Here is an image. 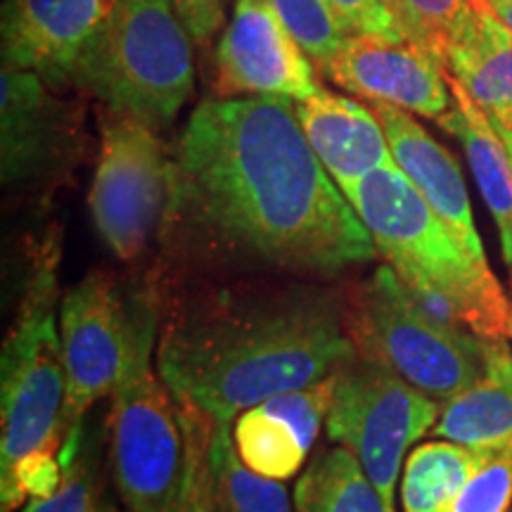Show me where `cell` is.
Segmentation results:
<instances>
[{"instance_id": "cell-22", "label": "cell", "mask_w": 512, "mask_h": 512, "mask_svg": "<svg viewBox=\"0 0 512 512\" xmlns=\"http://www.w3.org/2000/svg\"><path fill=\"white\" fill-rule=\"evenodd\" d=\"M214 512H297L278 479L256 475L242 463L230 422H214L207 446Z\"/></svg>"}, {"instance_id": "cell-12", "label": "cell", "mask_w": 512, "mask_h": 512, "mask_svg": "<svg viewBox=\"0 0 512 512\" xmlns=\"http://www.w3.org/2000/svg\"><path fill=\"white\" fill-rule=\"evenodd\" d=\"M302 43L266 0H233V15L214 50L219 98H287L302 102L323 88Z\"/></svg>"}, {"instance_id": "cell-19", "label": "cell", "mask_w": 512, "mask_h": 512, "mask_svg": "<svg viewBox=\"0 0 512 512\" xmlns=\"http://www.w3.org/2000/svg\"><path fill=\"white\" fill-rule=\"evenodd\" d=\"M453 93V107L439 124L453 133L463 145L472 176L482 192L486 207L494 216L501 235L503 259L512 266V159L501 133L489 114L467 95L460 83L448 74Z\"/></svg>"}, {"instance_id": "cell-27", "label": "cell", "mask_w": 512, "mask_h": 512, "mask_svg": "<svg viewBox=\"0 0 512 512\" xmlns=\"http://www.w3.org/2000/svg\"><path fill=\"white\" fill-rule=\"evenodd\" d=\"M512 503V439L486 456L448 512H508Z\"/></svg>"}, {"instance_id": "cell-8", "label": "cell", "mask_w": 512, "mask_h": 512, "mask_svg": "<svg viewBox=\"0 0 512 512\" xmlns=\"http://www.w3.org/2000/svg\"><path fill=\"white\" fill-rule=\"evenodd\" d=\"M174 207V152L157 128L128 114L100 117V155L88 209L100 238L121 261L145 254Z\"/></svg>"}, {"instance_id": "cell-4", "label": "cell", "mask_w": 512, "mask_h": 512, "mask_svg": "<svg viewBox=\"0 0 512 512\" xmlns=\"http://www.w3.org/2000/svg\"><path fill=\"white\" fill-rule=\"evenodd\" d=\"M157 304L133 292V337L112 394L110 463L126 512H183L188 441L181 403L155 366Z\"/></svg>"}, {"instance_id": "cell-23", "label": "cell", "mask_w": 512, "mask_h": 512, "mask_svg": "<svg viewBox=\"0 0 512 512\" xmlns=\"http://www.w3.org/2000/svg\"><path fill=\"white\" fill-rule=\"evenodd\" d=\"M233 439L238 456L249 470L278 482L297 475L309 456V448L302 444L290 422L266 411L261 403L238 415Z\"/></svg>"}, {"instance_id": "cell-5", "label": "cell", "mask_w": 512, "mask_h": 512, "mask_svg": "<svg viewBox=\"0 0 512 512\" xmlns=\"http://www.w3.org/2000/svg\"><path fill=\"white\" fill-rule=\"evenodd\" d=\"M192 50L169 0H117L76 60L69 88L164 131L195 91Z\"/></svg>"}, {"instance_id": "cell-29", "label": "cell", "mask_w": 512, "mask_h": 512, "mask_svg": "<svg viewBox=\"0 0 512 512\" xmlns=\"http://www.w3.org/2000/svg\"><path fill=\"white\" fill-rule=\"evenodd\" d=\"M181 403V401H178ZM185 441H188V489H185L183 512H214L209 489L207 446L214 420L181 403Z\"/></svg>"}, {"instance_id": "cell-33", "label": "cell", "mask_w": 512, "mask_h": 512, "mask_svg": "<svg viewBox=\"0 0 512 512\" xmlns=\"http://www.w3.org/2000/svg\"><path fill=\"white\" fill-rule=\"evenodd\" d=\"M491 121H494V126L498 128V133H501L503 143H505V147H508L510 159H512V124H510V121H496V119H491Z\"/></svg>"}, {"instance_id": "cell-31", "label": "cell", "mask_w": 512, "mask_h": 512, "mask_svg": "<svg viewBox=\"0 0 512 512\" xmlns=\"http://www.w3.org/2000/svg\"><path fill=\"white\" fill-rule=\"evenodd\" d=\"M178 19L195 43V48L207 50L216 36L226 27L228 0H169Z\"/></svg>"}, {"instance_id": "cell-25", "label": "cell", "mask_w": 512, "mask_h": 512, "mask_svg": "<svg viewBox=\"0 0 512 512\" xmlns=\"http://www.w3.org/2000/svg\"><path fill=\"white\" fill-rule=\"evenodd\" d=\"M320 69L344 46L351 31L328 0H266Z\"/></svg>"}, {"instance_id": "cell-13", "label": "cell", "mask_w": 512, "mask_h": 512, "mask_svg": "<svg viewBox=\"0 0 512 512\" xmlns=\"http://www.w3.org/2000/svg\"><path fill=\"white\" fill-rule=\"evenodd\" d=\"M320 76L368 102L439 121L453 107L448 69L411 38L349 34Z\"/></svg>"}, {"instance_id": "cell-15", "label": "cell", "mask_w": 512, "mask_h": 512, "mask_svg": "<svg viewBox=\"0 0 512 512\" xmlns=\"http://www.w3.org/2000/svg\"><path fill=\"white\" fill-rule=\"evenodd\" d=\"M370 107L382 121L396 166L411 178V183L444 219L446 226L463 240V245L472 254L486 259L475 216H472L463 171H460L456 157L427 133V128L413 117V112L387 105V102H370Z\"/></svg>"}, {"instance_id": "cell-34", "label": "cell", "mask_w": 512, "mask_h": 512, "mask_svg": "<svg viewBox=\"0 0 512 512\" xmlns=\"http://www.w3.org/2000/svg\"><path fill=\"white\" fill-rule=\"evenodd\" d=\"M95 512H117V510H114L112 505L107 503V501H100V503H98V510H95Z\"/></svg>"}, {"instance_id": "cell-1", "label": "cell", "mask_w": 512, "mask_h": 512, "mask_svg": "<svg viewBox=\"0 0 512 512\" xmlns=\"http://www.w3.org/2000/svg\"><path fill=\"white\" fill-rule=\"evenodd\" d=\"M285 268L375 259L373 235L320 164L287 98H211L174 147L171 219Z\"/></svg>"}, {"instance_id": "cell-11", "label": "cell", "mask_w": 512, "mask_h": 512, "mask_svg": "<svg viewBox=\"0 0 512 512\" xmlns=\"http://www.w3.org/2000/svg\"><path fill=\"white\" fill-rule=\"evenodd\" d=\"M27 69L0 74V176L5 188H50L79 164L83 114Z\"/></svg>"}, {"instance_id": "cell-18", "label": "cell", "mask_w": 512, "mask_h": 512, "mask_svg": "<svg viewBox=\"0 0 512 512\" xmlns=\"http://www.w3.org/2000/svg\"><path fill=\"white\" fill-rule=\"evenodd\" d=\"M432 434L470 448H501L512 439V349L505 339H486L484 375L446 401Z\"/></svg>"}, {"instance_id": "cell-32", "label": "cell", "mask_w": 512, "mask_h": 512, "mask_svg": "<svg viewBox=\"0 0 512 512\" xmlns=\"http://www.w3.org/2000/svg\"><path fill=\"white\" fill-rule=\"evenodd\" d=\"M491 5V10L496 12L498 19L512 31V0H486Z\"/></svg>"}, {"instance_id": "cell-28", "label": "cell", "mask_w": 512, "mask_h": 512, "mask_svg": "<svg viewBox=\"0 0 512 512\" xmlns=\"http://www.w3.org/2000/svg\"><path fill=\"white\" fill-rule=\"evenodd\" d=\"M332 394H335V373L309 384V387L275 394L261 406L285 422H290L292 430L302 439V444L311 451L318 439L320 425H325V420H328Z\"/></svg>"}, {"instance_id": "cell-26", "label": "cell", "mask_w": 512, "mask_h": 512, "mask_svg": "<svg viewBox=\"0 0 512 512\" xmlns=\"http://www.w3.org/2000/svg\"><path fill=\"white\" fill-rule=\"evenodd\" d=\"M406 38L432 53L446 67V48L465 17L470 0H382Z\"/></svg>"}, {"instance_id": "cell-24", "label": "cell", "mask_w": 512, "mask_h": 512, "mask_svg": "<svg viewBox=\"0 0 512 512\" xmlns=\"http://www.w3.org/2000/svg\"><path fill=\"white\" fill-rule=\"evenodd\" d=\"M62 482L46 498H34L22 512H95L98 510V456L83 425L64 437Z\"/></svg>"}, {"instance_id": "cell-2", "label": "cell", "mask_w": 512, "mask_h": 512, "mask_svg": "<svg viewBox=\"0 0 512 512\" xmlns=\"http://www.w3.org/2000/svg\"><path fill=\"white\" fill-rule=\"evenodd\" d=\"M347 311L320 294L219 299L159 337L157 368L171 394L214 422L302 389L354 361Z\"/></svg>"}, {"instance_id": "cell-14", "label": "cell", "mask_w": 512, "mask_h": 512, "mask_svg": "<svg viewBox=\"0 0 512 512\" xmlns=\"http://www.w3.org/2000/svg\"><path fill=\"white\" fill-rule=\"evenodd\" d=\"M114 5L117 0H5L0 17L3 64L34 72L62 91Z\"/></svg>"}, {"instance_id": "cell-35", "label": "cell", "mask_w": 512, "mask_h": 512, "mask_svg": "<svg viewBox=\"0 0 512 512\" xmlns=\"http://www.w3.org/2000/svg\"><path fill=\"white\" fill-rule=\"evenodd\" d=\"M510 124H512V121H510Z\"/></svg>"}, {"instance_id": "cell-30", "label": "cell", "mask_w": 512, "mask_h": 512, "mask_svg": "<svg viewBox=\"0 0 512 512\" xmlns=\"http://www.w3.org/2000/svg\"><path fill=\"white\" fill-rule=\"evenodd\" d=\"M351 34H375L406 38L392 12L382 0H328Z\"/></svg>"}, {"instance_id": "cell-6", "label": "cell", "mask_w": 512, "mask_h": 512, "mask_svg": "<svg viewBox=\"0 0 512 512\" xmlns=\"http://www.w3.org/2000/svg\"><path fill=\"white\" fill-rule=\"evenodd\" d=\"M347 330L358 358L392 370L439 403L484 375L486 337L427 316L389 264L358 287Z\"/></svg>"}, {"instance_id": "cell-21", "label": "cell", "mask_w": 512, "mask_h": 512, "mask_svg": "<svg viewBox=\"0 0 512 512\" xmlns=\"http://www.w3.org/2000/svg\"><path fill=\"white\" fill-rule=\"evenodd\" d=\"M494 448H470L453 441H430L408 456L401 479L406 512H448L460 489Z\"/></svg>"}, {"instance_id": "cell-9", "label": "cell", "mask_w": 512, "mask_h": 512, "mask_svg": "<svg viewBox=\"0 0 512 512\" xmlns=\"http://www.w3.org/2000/svg\"><path fill=\"white\" fill-rule=\"evenodd\" d=\"M439 401L377 363L354 358L335 373L325 432L349 448L384 501L394 491L408 448L437 425Z\"/></svg>"}, {"instance_id": "cell-7", "label": "cell", "mask_w": 512, "mask_h": 512, "mask_svg": "<svg viewBox=\"0 0 512 512\" xmlns=\"http://www.w3.org/2000/svg\"><path fill=\"white\" fill-rule=\"evenodd\" d=\"M55 299L57 252L48 249L31 275L0 361V484L34 453L62 451L67 370Z\"/></svg>"}, {"instance_id": "cell-10", "label": "cell", "mask_w": 512, "mask_h": 512, "mask_svg": "<svg viewBox=\"0 0 512 512\" xmlns=\"http://www.w3.org/2000/svg\"><path fill=\"white\" fill-rule=\"evenodd\" d=\"M133 337V294L93 271L69 287L60 304V339L67 370L64 437L91 408L112 396L124 375Z\"/></svg>"}, {"instance_id": "cell-16", "label": "cell", "mask_w": 512, "mask_h": 512, "mask_svg": "<svg viewBox=\"0 0 512 512\" xmlns=\"http://www.w3.org/2000/svg\"><path fill=\"white\" fill-rule=\"evenodd\" d=\"M297 117L306 140L339 190L377 169L396 164L387 133L373 107L347 95L330 93L323 86L311 98L297 102Z\"/></svg>"}, {"instance_id": "cell-20", "label": "cell", "mask_w": 512, "mask_h": 512, "mask_svg": "<svg viewBox=\"0 0 512 512\" xmlns=\"http://www.w3.org/2000/svg\"><path fill=\"white\" fill-rule=\"evenodd\" d=\"M297 512H394L349 448H325L313 456L294 486Z\"/></svg>"}, {"instance_id": "cell-3", "label": "cell", "mask_w": 512, "mask_h": 512, "mask_svg": "<svg viewBox=\"0 0 512 512\" xmlns=\"http://www.w3.org/2000/svg\"><path fill=\"white\" fill-rule=\"evenodd\" d=\"M342 192L427 316L486 339L512 337V306L489 261L463 245L399 166Z\"/></svg>"}, {"instance_id": "cell-17", "label": "cell", "mask_w": 512, "mask_h": 512, "mask_svg": "<svg viewBox=\"0 0 512 512\" xmlns=\"http://www.w3.org/2000/svg\"><path fill=\"white\" fill-rule=\"evenodd\" d=\"M448 74L496 121H512V31L486 0H470L446 48Z\"/></svg>"}]
</instances>
